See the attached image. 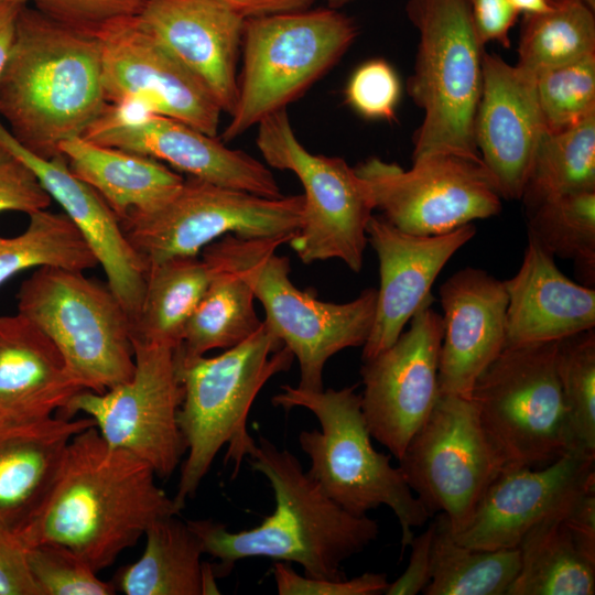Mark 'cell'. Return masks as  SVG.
<instances>
[{
    "label": "cell",
    "mask_w": 595,
    "mask_h": 595,
    "mask_svg": "<svg viewBox=\"0 0 595 595\" xmlns=\"http://www.w3.org/2000/svg\"><path fill=\"white\" fill-rule=\"evenodd\" d=\"M155 477L148 463L108 445L93 425L71 440L50 494L15 533L25 548L64 545L99 572L152 522L180 513Z\"/></svg>",
    "instance_id": "6da1fadb"
},
{
    "label": "cell",
    "mask_w": 595,
    "mask_h": 595,
    "mask_svg": "<svg viewBox=\"0 0 595 595\" xmlns=\"http://www.w3.org/2000/svg\"><path fill=\"white\" fill-rule=\"evenodd\" d=\"M247 455L273 490L275 508L251 529L231 532L210 519L187 520L204 553L218 561L216 577H225L247 558L296 563L310 577L343 580L345 561L363 552L379 536L376 520L349 513L328 498L288 450L259 436Z\"/></svg>",
    "instance_id": "7a4b0ae2"
},
{
    "label": "cell",
    "mask_w": 595,
    "mask_h": 595,
    "mask_svg": "<svg viewBox=\"0 0 595 595\" xmlns=\"http://www.w3.org/2000/svg\"><path fill=\"white\" fill-rule=\"evenodd\" d=\"M96 37L74 32L24 4L0 74V119L33 154L51 159L82 137L107 106Z\"/></svg>",
    "instance_id": "3957f363"
},
{
    "label": "cell",
    "mask_w": 595,
    "mask_h": 595,
    "mask_svg": "<svg viewBox=\"0 0 595 595\" xmlns=\"http://www.w3.org/2000/svg\"><path fill=\"white\" fill-rule=\"evenodd\" d=\"M175 358L184 390L177 421L187 452L173 498L181 512L225 444L236 476L255 443L246 426L253 400L269 379L291 368L294 356L262 321L250 337L217 356L183 357L175 350Z\"/></svg>",
    "instance_id": "277c9868"
},
{
    "label": "cell",
    "mask_w": 595,
    "mask_h": 595,
    "mask_svg": "<svg viewBox=\"0 0 595 595\" xmlns=\"http://www.w3.org/2000/svg\"><path fill=\"white\" fill-rule=\"evenodd\" d=\"M272 397L285 411L304 408L321 429L302 431L299 444L309 456V475L324 494L344 510L365 516L379 506L389 507L401 527L402 551L414 538L413 528L432 516L407 484L389 455L375 450L356 387L318 391L284 385Z\"/></svg>",
    "instance_id": "5b68a950"
},
{
    "label": "cell",
    "mask_w": 595,
    "mask_h": 595,
    "mask_svg": "<svg viewBox=\"0 0 595 595\" xmlns=\"http://www.w3.org/2000/svg\"><path fill=\"white\" fill-rule=\"evenodd\" d=\"M285 238L242 239L227 235L202 250V257L229 267L250 284L266 311L264 322L298 358V387L324 389L327 360L338 351L364 346L372 327L377 289L367 288L346 303L318 300L290 279V260L275 255Z\"/></svg>",
    "instance_id": "8992f818"
},
{
    "label": "cell",
    "mask_w": 595,
    "mask_h": 595,
    "mask_svg": "<svg viewBox=\"0 0 595 595\" xmlns=\"http://www.w3.org/2000/svg\"><path fill=\"white\" fill-rule=\"evenodd\" d=\"M407 14L419 32L407 89L423 110L413 159L453 153L480 161L474 121L482 88L483 47L468 0H408Z\"/></svg>",
    "instance_id": "52a82bcc"
},
{
    "label": "cell",
    "mask_w": 595,
    "mask_h": 595,
    "mask_svg": "<svg viewBox=\"0 0 595 595\" xmlns=\"http://www.w3.org/2000/svg\"><path fill=\"white\" fill-rule=\"evenodd\" d=\"M357 34L353 19L329 7L245 19L238 96L221 139L235 140L286 109L337 64Z\"/></svg>",
    "instance_id": "ba28073f"
},
{
    "label": "cell",
    "mask_w": 595,
    "mask_h": 595,
    "mask_svg": "<svg viewBox=\"0 0 595 595\" xmlns=\"http://www.w3.org/2000/svg\"><path fill=\"white\" fill-rule=\"evenodd\" d=\"M17 300L18 313L53 342L86 390L102 393L132 377V321L107 282L40 267Z\"/></svg>",
    "instance_id": "9c48e42d"
},
{
    "label": "cell",
    "mask_w": 595,
    "mask_h": 595,
    "mask_svg": "<svg viewBox=\"0 0 595 595\" xmlns=\"http://www.w3.org/2000/svg\"><path fill=\"white\" fill-rule=\"evenodd\" d=\"M556 347L558 342L505 346L474 385L470 399L502 469L544 466L575 451Z\"/></svg>",
    "instance_id": "30bf717a"
},
{
    "label": "cell",
    "mask_w": 595,
    "mask_h": 595,
    "mask_svg": "<svg viewBox=\"0 0 595 595\" xmlns=\"http://www.w3.org/2000/svg\"><path fill=\"white\" fill-rule=\"evenodd\" d=\"M257 126V147L266 163L294 173L304 188L302 226L288 244L303 263L339 259L360 272L375 209L366 181L343 158L305 149L286 109Z\"/></svg>",
    "instance_id": "8fae6325"
},
{
    "label": "cell",
    "mask_w": 595,
    "mask_h": 595,
    "mask_svg": "<svg viewBox=\"0 0 595 595\" xmlns=\"http://www.w3.org/2000/svg\"><path fill=\"white\" fill-rule=\"evenodd\" d=\"M304 196L269 198L188 176L163 206L129 215L121 228L147 266L194 257L227 235L242 239L285 238L303 221Z\"/></svg>",
    "instance_id": "7c38bea8"
},
{
    "label": "cell",
    "mask_w": 595,
    "mask_h": 595,
    "mask_svg": "<svg viewBox=\"0 0 595 595\" xmlns=\"http://www.w3.org/2000/svg\"><path fill=\"white\" fill-rule=\"evenodd\" d=\"M132 377L102 393L82 390L57 414L89 416L106 443L148 463L167 478L178 466L186 443L177 413L184 390L175 348L132 339Z\"/></svg>",
    "instance_id": "4fadbf2b"
},
{
    "label": "cell",
    "mask_w": 595,
    "mask_h": 595,
    "mask_svg": "<svg viewBox=\"0 0 595 595\" xmlns=\"http://www.w3.org/2000/svg\"><path fill=\"white\" fill-rule=\"evenodd\" d=\"M399 461L403 477L432 515L443 513L452 533L470 518L502 469L470 398L439 393Z\"/></svg>",
    "instance_id": "5bb4252c"
},
{
    "label": "cell",
    "mask_w": 595,
    "mask_h": 595,
    "mask_svg": "<svg viewBox=\"0 0 595 595\" xmlns=\"http://www.w3.org/2000/svg\"><path fill=\"white\" fill-rule=\"evenodd\" d=\"M366 181L375 209L398 229L440 235L501 210V196L480 161L453 153L413 159L403 170L371 158L355 167Z\"/></svg>",
    "instance_id": "9a60e30c"
},
{
    "label": "cell",
    "mask_w": 595,
    "mask_h": 595,
    "mask_svg": "<svg viewBox=\"0 0 595 595\" xmlns=\"http://www.w3.org/2000/svg\"><path fill=\"white\" fill-rule=\"evenodd\" d=\"M167 163L188 176L269 198L282 197L270 169L241 150L137 101L107 104L82 136Z\"/></svg>",
    "instance_id": "2e32d148"
},
{
    "label": "cell",
    "mask_w": 595,
    "mask_h": 595,
    "mask_svg": "<svg viewBox=\"0 0 595 595\" xmlns=\"http://www.w3.org/2000/svg\"><path fill=\"white\" fill-rule=\"evenodd\" d=\"M429 301L397 340L363 361L361 410L372 439L400 459L439 397L442 316Z\"/></svg>",
    "instance_id": "e0dca14e"
},
{
    "label": "cell",
    "mask_w": 595,
    "mask_h": 595,
    "mask_svg": "<svg viewBox=\"0 0 595 595\" xmlns=\"http://www.w3.org/2000/svg\"><path fill=\"white\" fill-rule=\"evenodd\" d=\"M96 39L108 104L141 101L154 113L217 137L223 111L215 98L137 17L108 25Z\"/></svg>",
    "instance_id": "ac0fdd59"
},
{
    "label": "cell",
    "mask_w": 595,
    "mask_h": 595,
    "mask_svg": "<svg viewBox=\"0 0 595 595\" xmlns=\"http://www.w3.org/2000/svg\"><path fill=\"white\" fill-rule=\"evenodd\" d=\"M595 486V456L572 451L540 467L501 469L453 539L476 549L518 548L545 518ZM451 531V530H450Z\"/></svg>",
    "instance_id": "d6986e66"
},
{
    "label": "cell",
    "mask_w": 595,
    "mask_h": 595,
    "mask_svg": "<svg viewBox=\"0 0 595 595\" xmlns=\"http://www.w3.org/2000/svg\"><path fill=\"white\" fill-rule=\"evenodd\" d=\"M366 232L378 257L380 286L363 361L391 346L415 312L433 300L430 290L439 273L476 228L470 223L440 235H413L372 215Z\"/></svg>",
    "instance_id": "ffe728a7"
},
{
    "label": "cell",
    "mask_w": 595,
    "mask_h": 595,
    "mask_svg": "<svg viewBox=\"0 0 595 595\" xmlns=\"http://www.w3.org/2000/svg\"><path fill=\"white\" fill-rule=\"evenodd\" d=\"M544 131L534 77L496 54L484 53L474 140L502 199H521Z\"/></svg>",
    "instance_id": "44dd1931"
},
{
    "label": "cell",
    "mask_w": 595,
    "mask_h": 595,
    "mask_svg": "<svg viewBox=\"0 0 595 595\" xmlns=\"http://www.w3.org/2000/svg\"><path fill=\"white\" fill-rule=\"evenodd\" d=\"M439 294L443 309L439 393L470 398L478 377L506 346L505 282L466 267L452 274Z\"/></svg>",
    "instance_id": "7402d4cb"
},
{
    "label": "cell",
    "mask_w": 595,
    "mask_h": 595,
    "mask_svg": "<svg viewBox=\"0 0 595 595\" xmlns=\"http://www.w3.org/2000/svg\"><path fill=\"white\" fill-rule=\"evenodd\" d=\"M137 18L230 116L245 19L218 0H149Z\"/></svg>",
    "instance_id": "603a6c76"
},
{
    "label": "cell",
    "mask_w": 595,
    "mask_h": 595,
    "mask_svg": "<svg viewBox=\"0 0 595 595\" xmlns=\"http://www.w3.org/2000/svg\"><path fill=\"white\" fill-rule=\"evenodd\" d=\"M0 145L24 162L61 205L132 321L142 302L148 266L127 239L116 214L90 185L73 174L63 153L51 159L33 154L13 138L1 119Z\"/></svg>",
    "instance_id": "cb8c5ba5"
},
{
    "label": "cell",
    "mask_w": 595,
    "mask_h": 595,
    "mask_svg": "<svg viewBox=\"0 0 595 595\" xmlns=\"http://www.w3.org/2000/svg\"><path fill=\"white\" fill-rule=\"evenodd\" d=\"M508 295L506 346L558 342L595 328V290L564 275L554 257L528 235Z\"/></svg>",
    "instance_id": "d4e9b609"
},
{
    "label": "cell",
    "mask_w": 595,
    "mask_h": 595,
    "mask_svg": "<svg viewBox=\"0 0 595 595\" xmlns=\"http://www.w3.org/2000/svg\"><path fill=\"white\" fill-rule=\"evenodd\" d=\"M84 389L42 331L19 313L0 316V422L57 414Z\"/></svg>",
    "instance_id": "484cf974"
},
{
    "label": "cell",
    "mask_w": 595,
    "mask_h": 595,
    "mask_svg": "<svg viewBox=\"0 0 595 595\" xmlns=\"http://www.w3.org/2000/svg\"><path fill=\"white\" fill-rule=\"evenodd\" d=\"M95 425L58 414L0 422V520L14 531L40 509L60 472L71 440Z\"/></svg>",
    "instance_id": "4316f807"
},
{
    "label": "cell",
    "mask_w": 595,
    "mask_h": 595,
    "mask_svg": "<svg viewBox=\"0 0 595 595\" xmlns=\"http://www.w3.org/2000/svg\"><path fill=\"white\" fill-rule=\"evenodd\" d=\"M60 151L73 174L104 198L119 221L160 208L184 183L181 174L159 160L83 137L63 141Z\"/></svg>",
    "instance_id": "83f0119b"
},
{
    "label": "cell",
    "mask_w": 595,
    "mask_h": 595,
    "mask_svg": "<svg viewBox=\"0 0 595 595\" xmlns=\"http://www.w3.org/2000/svg\"><path fill=\"white\" fill-rule=\"evenodd\" d=\"M176 516L149 526L143 553L115 577L117 591L126 595H202L203 545Z\"/></svg>",
    "instance_id": "f1b7e54d"
},
{
    "label": "cell",
    "mask_w": 595,
    "mask_h": 595,
    "mask_svg": "<svg viewBox=\"0 0 595 595\" xmlns=\"http://www.w3.org/2000/svg\"><path fill=\"white\" fill-rule=\"evenodd\" d=\"M565 510L545 518L523 537L518 545L519 571L507 595L595 593V559L576 542L564 521Z\"/></svg>",
    "instance_id": "f546056e"
},
{
    "label": "cell",
    "mask_w": 595,
    "mask_h": 595,
    "mask_svg": "<svg viewBox=\"0 0 595 595\" xmlns=\"http://www.w3.org/2000/svg\"><path fill=\"white\" fill-rule=\"evenodd\" d=\"M210 277V268L198 256L149 264L142 302L132 320V339L176 349Z\"/></svg>",
    "instance_id": "4dcf8cb0"
},
{
    "label": "cell",
    "mask_w": 595,
    "mask_h": 595,
    "mask_svg": "<svg viewBox=\"0 0 595 595\" xmlns=\"http://www.w3.org/2000/svg\"><path fill=\"white\" fill-rule=\"evenodd\" d=\"M202 259L210 268L212 277L185 325L182 343L175 349L183 357L231 348L250 337L262 324L248 281L229 267Z\"/></svg>",
    "instance_id": "1f68e13d"
},
{
    "label": "cell",
    "mask_w": 595,
    "mask_h": 595,
    "mask_svg": "<svg viewBox=\"0 0 595 595\" xmlns=\"http://www.w3.org/2000/svg\"><path fill=\"white\" fill-rule=\"evenodd\" d=\"M432 547V577L425 595H507L520 566L512 549H476L456 542L440 513Z\"/></svg>",
    "instance_id": "d6a6232c"
},
{
    "label": "cell",
    "mask_w": 595,
    "mask_h": 595,
    "mask_svg": "<svg viewBox=\"0 0 595 595\" xmlns=\"http://www.w3.org/2000/svg\"><path fill=\"white\" fill-rule=\"evenodd\" d=\"M582 191H595V113L563 129H545L520 201L529 210Z\"/></svg>",
    "instance_id": "836d02e7"
},
{
    "label": "cell",
    "mask_w": 595,
    "mask_h": 595,
    "mask_svg": "<svg viewBox=\"0 0 595 595\" xmlns=\"http://www.w3.org/2000/svg\"><path fill=\"white\" fill-rule=\"evenodd\" d=\"M595 54V8L583 0H555L551 10L523 15L518 63L536 77Z\"/></svg>",
    "instance_id": "e575fe53"
},
{
    "label": "cell",
    "mask_w": 595,
    "mask_h": 595,
    "mask_svg": "<svg viewBox=\"0 0 595 595\" xmlns=\"http://www.w3.org/2000/svg\"><path fill=\"white\" fill-rule=\"evenodd\" d=\"M29 217L20 235L0 236V285L28 269L47 266L85 271L98 264L65 213L43 209Z\"/></svg>",
    "instance_id": "d590c367"
},
{
    "label": "cell",
    "mask_w": 595,
    "mask_h": 595,
    "mask_svg": "<svg viewBox=\"0 0 595 595\" xmlns=\"http://www.w3.org/2000/svg\"><path fill=\"white\" fill-rule=\"evenodd\" d=\"M528 235L553 257L572 260L586 286L595 280V191L548 199L527 210Z\"/></svg>",
    "instance_id": "8d00e7d4"
},
{
    "label": "cell",
    "mask_w": 595,
    "mask_h": 595,
    "mask_svg": "<svg viewBox=\"0 0 595 595\" xmlns=\"http://www.w3.org/2000/svg\"><path fill=\"white\" fill-rule=\"evenodd\" d=\"M556 371L574 450L595 456V329L558 340Z\"/></svg>",
    "instance_id": "74e56055"
},
{
    "label": "cell",
    "mask_w": 595,
    "mask_h": 595,
    "mask_svg": "<svg viewBox=\"0 0 595 595\" xmlns=\"http://www.w3.org/2000/svg\"><path fill=\"white\" fill-rule=\"evenodd\" d=\"M547 130L573 126L595 113V54L534 77Z\"/></svg>",
    "instance_id": "f35d334b"
},
{
    "label": "cell",
    "mask_w": 595,
    "mask_h": 595,
    "mask_svg": "<svg viewBox=\"0 0 595 595\" xmlns=\"http://www.w3.org/2000/svg\"><path fill=\"white\" fill-rule=\"evenodd\" d=\"M26 560L39 595H113V583L97 576L91 565L71 549L56 543L26 548Z\"/></svg>",
    "instance_id": "ab89813d"
},
{
    "label": "cell",
    "mask_w": 595,
    "mask_h": 595,
    "mask_svg": "<svg viewBox=\"0 0 595 595\" xmlns=\"http://www.w3.org/2000/svg\"><path fill=\"white\" fill-rule=\"evenodd\" d=\"M400 96L399 76L382 58L359 65L345 88L346 102L364 118L374 120H392Z\"/></svg>",
    "instance_id": "60d3db41"
},
{
    "label": "cell",
    "mask_w": 595,
    "mask_h": 595,
    "mask_svg": "<svg viewBox=\"0 0 595 595\" xmlns=\"http://www.w3.org/2000/svg\"><path fill=\"white\" fill-rule=\"evenodd\" d=\"M56 23L96 37L108 25L138 17L149 0H30Z\"/></svg>",
    "instance_id": "b9f144b4"
},
{
    "label": "cell",
    "mask_w": 595,
    "mask_h": 595,
    "mask_svg": "<svg viewBox=\"0 0 595 595\" xmlns=\"http://www.w3.org/2000/svg\"><path fill=\"white\" fill-rule=\"evenodd\" d=\"M280 595H380L389 582L387 574L366 572L347 580H328L299 575L290 563L278 561L272 567Z\"/></svg>",
    "instance_id": "7bdbcfd3"
},
{
    "label": "cell",
    "mask_w": 595,
    "mask_h": 595,
    "mask_svg": "<svg viewBox=\"0 0 595 595\" xmlns=\"http://www.w3.org/2000/svg\"><path fill=\"white\" fill-rule=\"evenodd\" d=\"M51 202L32 170L0 145V213L12 210L31 215L47 209Z\"/></svg>",
    "instance_id": "ee69618b"
},
{
    "label": "cell",
    "mask_w": 595,
    "mask_h": 595,
    "mask_svg": "<svg viewBox=\"0 0 595 595\" xmlns=\"http://www.w3.org/2000/svg\"><path fill=\"white\" fill-rule=\"evenodd\" d=\"M0 595H39L29 570L26 548L15 531L1 520Z\"/></svg>",
    "instance_id": "f6af8a7d"
},
{
    "label": "cell",
    "mask_w": 595,
    "mask_h": 595,
    "mask_svg": "<svg viewBox=\"0 0 595 595\" xmlns=\"http://www.w3.org/2000/svg\"><path fill=\"white\" fill-rule=\"evenodd\" d=\"M436 523L433 521L422 533L414 537L409 547L411 555L404 572L389 583L387 595H416L423 593L432 577V547Z\"/></svg>",
    "instance_id": "bcb514c9"
},
{
    "label": "cell",
    "mask_w": 595,
    "mask_h": 595,
    "mask_svg": "<svg viewBox=\"0 0 595 595\" xmlns=\"http://www.w3.org/2000/svg\"><path fill=\"white\" fill-rule=\"evenodd\" d=\"M477 36L483 45L498 42L509 45V32L519 12L509 0H468Z\"/></svg>",
    "instance_id": "7dc6e473"
},
{
    "label": "cell",
    "mask_w": 595,
    "mask_h": 595,
    "mask_svg": "<svg viewBox=\"0 0 595 595\" xmlns=\"http://www.w3.org/2000/svg\"><path fill=\"white\" fill-rule=\"evenodd\" d=\"M244 19L306 10L315 0H218Z\"/></svg>",
    "instance_id": "c3c4849f"
},
{
    "label": "cell",
    "mask_w": 595,
    "mask_h": 595,
    "mask_svg": "<svg viewBox=\"0 0 595 595\" xmlns=\"http://www.w3.org/2000/svg\"><path fill=\"white\" fill-rule=\"evenodd\" d=\"M24 4L26 3L0 0V74L11 53L19 13Z\"/></svg>",
    "instance_id": "681fc988"
},
{
    "label": "cell",
    "mask_w": 595,
    "mask_h": 595,
    "mask_svg": "<svg viewBox=\"0 0 595 595\" xmlns=\"http://www.w3.org/2000/svg\"><path fill=\"white\" fill-rule=\"evenodd\" d=\"M513 8L523 15L539 14L552 9L555 0H509Z\"/></svg>",
    "instance_id": "f907efd6"
},
{
    "label": "cell",
    "mask_w": 595,
    "mask_h": 595,
    "mask_svg": "<svg viewBox=\"0 0 595 595\" xmlns=\"http://www.w3.org/2000/svg\"><path fill=\"white\" fill-rule=\"evenodd\" d=\"M216 575L213 565L203 562L202 567V595L219 594V589L216 583Z\"/></svg>",
    "instance_id": "816d5d0a"
},
{
    "label": "cell",
    "mask_w": 595,
    "mask_h": 595,
    "mask_svg": "<svg viewBox=\"0 0 595 595\" xmlns=\"http://www.w3.org/2000/svg\"><path fill=\"white\" fill-rule=\"evenodd\" d=\"M353 0H327L328 7L332 9H339Z\"/></svg>",
    "instance_id": "f5cc1de1"
},
{
    "label": "cell",
    "mask_w": 595,
    "mask_h": 595,
    "mask_svg": "<svg viewBox=\"0 0 595 595\" xmlns=\"http://www.w3.org/2000/svg\"><path fill=\"white\" fill-rule=\"evenodd\" d=\"M588 3L591 7L595 8V0H583Z\"/></svg>",
    "instance_id": "db71d44e"
},
{
    "label": "cell",
    "mask_w": 595,
    "mask_h": 595,
    "mask_svg": "<svg viewBox=\"0 0 595 595\" xmlns=\"http://www.w3.org/2000/svg\"><path fill=\"white\" fill-rule=\"evenodd\" d=\"M10 1H20V2H25V3L30 2V0H10Z\"/></svg>",
    "instance_id": "11a10c76"
}]
</instances>
